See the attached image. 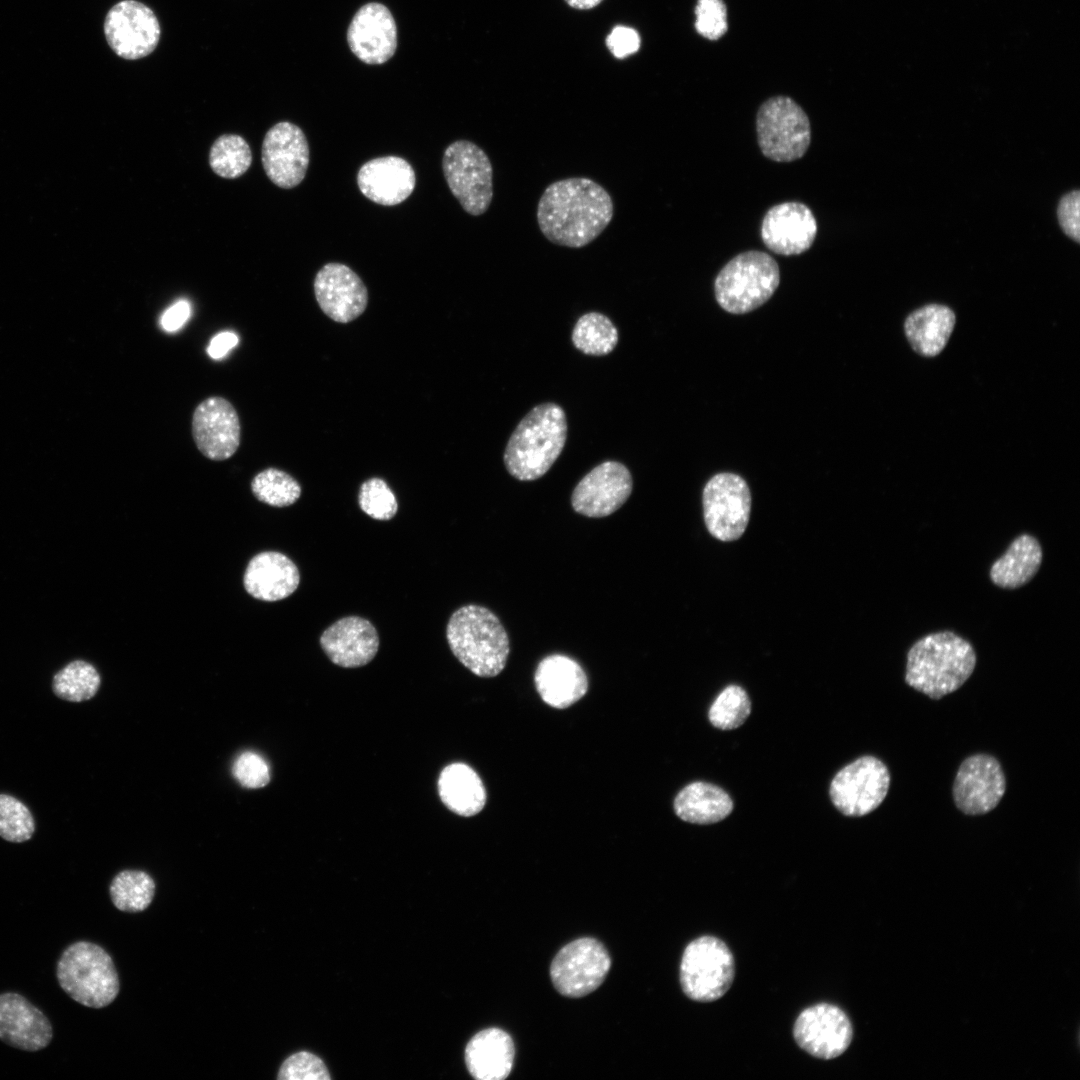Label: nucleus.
<instances>
[{
  "instance_id": "obj_17",
  "label": "nucleus",
  "mask_w": 1080,
  "mask_h": 1080,
  "mask_svg": "<svg viewBox=\"0 0 1080 1080\" xmlns=\"http://www.w3.org/2000/svg\"><path fill=\"white\" fill-rule=\"evenodd\" d=\"M192 436L198 450L208 459L223 461L233 456L241 438L234 406L219 396L203 400L192 416Z\"/></svg>"
},
{
  "instance_id": "obj_7",
  "label": "nucleus",
  "mask_w": 1080,
  "mask_h": 1080,
  "mask_svg": "<svg viewBox=\"0 0 1080 1080\" xmlns=\"http://www.w3.org/2000/svg\"><path fill=\"white\" fill-rule=\"evenodd\" d=\"M735 977V961L726 943L710 935L691 941L680 964V984L697 1002H712L728 992Z\"/></svg>"
},
{
  "instance_id": "obj_23",
  "label": "nucleus",
  "mask_w": 1080,
  "mask_h": 1080,
  "mask_svg": "<svg viewBox=\"0 0 1080 1080\" xmlns=\"http://www.w3.org/2000/svg\"><path fill=\"white\" fill-rule=\"evenodd\" d=\"M320 645L328 658L344 668L368 664L377 654L379 636L373 624L359 616H347L322 633Z\"/></svg>"
},
{
  "instance_id": "obj_9",
  "label": "nucleus",
  "mask_w": 1080,
  "mask_h": 1080,
  "mask_svg": "<svg viewBox=\"0 0 1080 1080\" xmlns=\"http://www.w3.org/2000/svg\"><path fill=\"white\" fill-rule=\"evenodd\" d=\"M444 177L462 208L473 216L484 214L493 199V168L487 154L475 143L458 140L445 150Z\"/></svg>"
},
{
  "instance_id": "obj_38",
  "label": "nucleus",
  "mask_w": 1080,
  "mask_h": 1080,
  "mask_svg": "<svg viewBox=\"0 0 1080 1080\" xmlns=\"http://www.w3.org/2000/svg\"><path fill=\"white\" fill-rule=\"evenodd\" d=\"M34 830V819L27 806L11 795L0 794V837L21 843L29 840Z\"/></svg>"
},
{
  "instance_id": "obj_2",
  "label": "nucleus",
  "mask_w": 1080,
  "mask_h": 1080,
  "mask_svg": "<svg viewBox=\"0 0 1080 1080\" xmlns=\"http://www.w3.org/2000/svg\"><path fill=\"white\" fill-rule=\"evenodd\" d=\"M976 666L973 646L951 631L928 634L907 653L905 682L931 699L958 690Z\"/></svg>"
},
{
  "instance_id": "obj_10",
  "label": "nucleus",
  "mask_w": 1080,
  "mask_h": 1080,
  "mask_svg": "<svg viewBox=\"0 0 1080 1080\" xmlns=\"http://www.w3.org/2000/svg\"><path fill=\"white\" fill-rule=\"evenodd\" d=\"M890 785L887 766L866 755L843 767L831 781L829 794L843 815L861 817L874 811L885 799Z\"/></svg>"
},
{
  "instance_id": "obj_40",
  "label": "nucleus",
  "mask_w": 1080,
  "mask_h": 1080,
  "mask_svg": "<svg viewBox=\"0 0 1080 1080\" xmlns=\"http://www.w3.org/2000/svg\"><path fill=\"white\" fill-rule=\"evenodd\" d=\"M279 1080H329L331 1077L324 1062L316 1055L299 1051L282 1063Z\"/></svg>"
},
{
  "instance_id": "obj_45",
  "label": "nucleus",
  "mask_w": 1080,
  "mask_h": 1080,
  "mask_svg": "<svg viewBox=\"0 0 1080 1080\" xmlns=\"http://www.w3.org/2000/svg\"><path fill=\"white\" fill-rule=\"evenodd\" d=\"M191 316V304L186 299H181L171 305L160 318L162 329L167 332L179 330Z\"/></svg>"
},
{
  "instance_id": "obj_11",
  "label": "nucleus",
  "mask_w": 1080,
  "mask_h": 1080,
  "mask_svg": "<svg viewBox=\"0 0 1080 1080\" xmlns=\"http://www.w3.org/2000/svg\"><path fill=\"white\" fill-rule=\"evenodd\" d=\"M704 521L709 533L721 541H734L745 532L751 511V493L739 475L721 472L703 489Z\"/></svg>"
},
{
  "instance_id": "obj_31",
  "label": "nucleus",
  "mask_w": 1080,
  "mask_h": 1080,
  "mask_svg": "<svg viewBox=\"0 0 1080 1080\" xmlns=\"http://www.w3.org/2000/svg\"><path fill=\"white\" fill-rule=\"evenodd\" d=\"M444 805L460 816L478 814L486 803V790L478 774L464 763L446 766L438 780Z\"/></svg>"
},
{
  "instance_id": "obj_27",
  "label": "nucleus",
  "mask_w": 1080,
  "mask_h": 1080,
  "mask_svg": "<svg viewBox=\"0 0 1080 1080\" xmlns=\"http://www.w3.org/2000/svg\"><path fill=\"white\" fill-rule=\"evenodd\" d=\"M515 1048L511 1036L499 1028L475 1034L465 1048V1062L478 1080H503L511 1072Z\"/></svg>"
},
{
  "instance_id": "obj_30",
  "label": "nucleus",
  "mask_w": 1080,
  "mask_h": 1080,
  "mask_svg": "<svg viewBox=\"0 0 1080 1080\" xmlns=\"http://www.w3.org/2000/svg\"><path fill=\"white\" fill-rule=\"evenodd\" d=\"M1042 548L1029 534L1015 538L990 568V579L998 587L1016 589L1027 584L1042 563Z\"/></svg>"
},
{
  "instance_id": "obj_43",
  "label": "nucleus",
  "mask_w": 1080,
  "mask_h": 1080,
  "mask_svg": "<svg viewBox=\"0 0 1080 1080\" xmlns=\"http://www.w3.org/2000/svg\"><path fill=\"white\" fill-rule=\"evenodd\" d=\"M1079 204L1080 192L1074 190L1061 197L1057 208V217L1061 229L1077 243L1080 242Z\"/></svg>"
},
{
  "instance_id": "obj_3",
  "label": "nucleus",
  "mask_w": 1080,
  "mask_h": 1080,
  "mask_svg": "<svg viewBox=\"0 0 1080 1080\" xmlns=\"http://www.w3.org/2000/svg\"><path fill=\"white\" fill-rule=\"evenodd\" d=\"M568 425L565 411L553 402L533 407L512 432L503 454L508 473L520 481L541 478L560 456Z\"/></svg>"
},
{
  "instance_id": "obj_42",
  "label": "nucleus",
  "mask_w": 1080,
  "mask_h": 1080,
  "mask_svg": "<svg viewBox=\"0 0 1080 1080\" xmlns=\"http://www.w3.org/2000/svg\"><path fill=\"white\" fill-rule=\"evenodd\" d=\"M232 773L245 788H261L270 781L268 764L260 755L253 752L240 754L233 763Z\"/></svg>"
},
{
  "instance_id": "obj_37",
  "label": "nucleus",
  "mask_w": 1080,
  "mask_h": 1080,
  "mask_svg": "<svg viewBox=\"0 0 1080 1080\" xmlns=\"http://www.w3.org/2000/svg\"><path fill=\"white\" fill-rule=\"evenodd\" d=\"M751 713V701L740 686L729 685L715 698L708 711L710 723L721 730L740 727Z\"/></svg>"
},
{
  "instance_id": "obj_32",
  "label": "nucleus",
  "mask_w": 1080,
  "mask_h": 1080,
  "mask_svg": "<svg viewBox=\"0 0 1080 1080\" xmlns=\"http://www.w3.org/2000/svg\"><path fill=\"white\" fill-rule=\"evenodd\" d=\"M576 349L590 356H604L618 343V330L613 322L599 312H588L577 320L571 333Z\"/></svg>"
},
{
  "instance_id": "obj_39",
  "label": "nucleus",
  "mask_w": 1080,
  "mask_h": 1080,
  "mask_svg": "<svg viewBox=\"0 0 1080 1080\" xmlns=\"http://www.w3.org/2000/svg\"><path fill=\"white\" fill-rule=\"evenodd\" d=\"M358 503L361 510L376 520H390L398 510L397 499L381 478H370L360 487Z\"/></svg>"
},
{
  "instance_id": "obj_24",
  "label": "nucleus",
  "mask_w": 1080,
  "mask_h": 1080,
  "mask_svg": "<svg viewBox=\"0 0 1080 1080\" xmlns=\"http://www.w3.org/2000/svg\"><path fill=\"white\" fill-rule=\"evenodd\" d=\"M357 184L361 193L372 202L393 206L412 194L416 176L405 159L384 156L369 160L360 167Z\"/></svg>"
},
{
  "instance_id": "obj_36",
  "label": "nucleus",
  "mask_w": 1080,
  "mask_h": 1080,
  "mask_svg": "<svg viewBox=\"0 0 1080 1080\" xmlns=\"http://www.w3.org/2000/svg\"><path fill=\"white\" fill-rule=\"evenodd\" d=\"M251 490L259 501L274 507L290 506L301 495L296 479L276 468L259 472L251 482Z\"/></svg>"
},
{
  "instance_id": "obj_47",
  "label": "nucleus",
  "mask_w": 1080,
  "mask_h": 1080,
  "mask_svg": "<svg viewBox=\"0 0 1080 1080\" xmlns=\"http://www.w3.org/2000/svg\"><path fill=\"white\" fill-rule=\"evenodd\" d=\"M568 5L576 9H591L601 3L602 0H565Z\"/></svg>"
},
{
  "instance_id": "obj_18",
  "label": "nucleus",
  "mask_w": 1080,
  "mask_h": 1080,
  "mask_svg": "<svg viewBox=\"0 0 1080 1080\" xmlns=\"http://www.w3.org/2000/svg\"><path fill=\"white\" fill-rule=\"evenodd\" d=\"M262 164L278 187L290 189L300 184L309 165V145L303 131L286 121L270 128L262 144Z\"/></svg>"
},
{
  "instance_id": "obj_33",
  "label": "nucleus",
  "mask_w": 1080,
  "mask_h": 1080,
  "mask_svg": "<svg viewBox=\"0 0 1080 1080\" xmlns=\"http://www.w3.org/2000/svg\"><path fill=\"white\" fill-rule=\"evenodd\" d=\"M110 896L114 906L125 912H141L153 900L155 882L140 870H124L110 884Z\"/></svg>"
},
{
  "instance_id": "obj_44",
  "label": "nucleus",
  "mask_w": 1080,
  "mask_h": 1080,
  "mask_svg": "<svg viewBox=\"0 0 1080 1080\" xmlns=\"http://www.w3.org/2000/svg\"><path fill=\"white\" fill-rule=\"evenodd\" d=\"M606 44L616 58L623 59L639 50L640 36L633 28L616 26L608 35Z\"/></svg>"
},
{
  "instance_id": "obj_41",
  "label": "nucleus",
  "mask_w": 1080,
  "mask_h": 1080,
  "mask_svg": "<svg viewBox=\"0 0 1080 1080\" xmlns=\"http://www.w3.org/2000/svg\"><path fill=\"white\" fill-rule=\"evenodd\" d=\"M695 29L709 40H718L728 30L727 8L723 0H698Z\"/></svg>"
},
{
  "instance_id": "obj_4",
  "label": "nucleus",
  "mask_w": 1080,
  "mask_h": 1080,
  "mask_svg": "<svg viewBox=\"0 0 1080 1080\" xmlns=\"http://www.w3.org/2000/svg\"><path fill=\"white\" fill-rule=\"evenodd\" d=\"M446 637L454 656L479 677H495L505 668L510 643L499 618L488 608L469 604L450 617Z\"/></svg>"
},
{
  "instance_id": "obj_35",
  "label": "nucleus",
  "mask_w": 1080,
  "mask_h": 1080,
  "mask_svg": "<svg viewBox=\"0 0 1080 1080\" xmlns=\"http://www.w3.org/2000/svg\"><path fill=\"white\" fill-rule=\"evenodd\" d=\"M252 163L251 149L246 140L234 134L220 136L209 153V164L220 177L234 179L243 175Z\"/></svg>"
},
{
  "instance_id": "obj_1",
  "label": "nucleus",
  "mask_w": 1080,
  "mask_h": 1080,
  "mask_svg": "<svg viewBox=\"0 0 1080 1080\" xmlns=\"http://www.w3.org/2000/svg\"><path fill=\"white\" fill-rule=\"evenodd\" d=\"M614 203L608 191L587 177H570L550 183L537 205L541 233L551 243L582 248L608 227Z\"/></svg>"
},
{
  "instance_id": "obj_29",
  "label": "nucleus",
  "mask_w": 1080,
  "mask_h": 1080,
  "mask_svg": "<svg viewBox=\"0 0 1080 1080\" xmlns=\"http://www.w3.org/2000/svg\"><path fill=\"white\" fill-rule=\"evenodd\" d=\"M674 811L683 821L707 825L722 821L733 810V801L722 788L697 781L685 786L674 799Z\"/></svg>"
},
{
  "instance_id": "obj_34",
  "label": "nucleus",
  "mask_w": 1080,
  "mask_h": 1080,
  "mask_svg": "<svg viewBox=\"0 0 1080 1080\" xmlns=\"http://www.w3.org/2000/svg\"><path fill=\"white\" fill-rule=\"evenodd\" d=\"M100 683V675L93 665L76 660L54 675L52 688L55 695L63 700L82 702L96 694Z\"/></svg>"
},
{
  "instance_id": "obj_21",
  "label": "nucleus",
  "mask_w": 1080,
  "mask_h": 1080,
  "mask_svg": "<svg viewBox=\"0 0 1080 1080\" xmlns=\"http://www.w3.org/2000/svg\"><path fill=\"white\" fill-rule=\"evenodd\" d=\"M350 50L362 62L383 64L397 48V27L389 9L380 3H367L354 15L348 31Z\"/></svg>"
},
{
  "instance_id": "obj_25",
  "label": "nucleus",
  "mask_w": 1080,
  "mask_h": 1080,
  "mask_svg": "<svg viewBox=\"0 0 1080 1080\" xmlns=\"http://www.w3.org/2000/svg\"><path fill=\"white\" fill-rule=\"evenodd\" d=\"M535 686L542 700L564 709L580 700L588 690L582 667L572 658L553 654L542 659L535 671Z\"/></svg>"
},
{
  "instance_id": "obj_15",
  "label": "nucleus",
  "mask_w": 1080,
  "mask_h": 1080,
  "mask_svg": "<svg viewBox=\"0 0 1080 1080\" xmlns=\"http://www.w3.org/2000/svg\"><path fill=\"white\" fill-rule=\"evenodd\" d=\"M1006 790V779L999 761L989 754L966 758L956 773L952 795L956 807L966 815L992 811Z\"/></svg>"
},
{
  "instance_id": "obj_19",
  "label": "nucleus",
  "mask_w": 1080,
  "mask_h": 1080,
  "mask_svg": "<svg viewBox=\"0 0 1080 1080\" xmlns=\"http://www.w3.org/2000/svg\"><path fill=\"white\" fill-rule=\"evenodd\" d=\"M314 293L324 314L339 323L359 317L368 303V291L363 281L341 263L325 264L317 272Z\"/></svg>"
},
{
  "instance_id": "obj_22",
  "label": "nucleus",
  "mask_w": 1080,
  "mask_h": 1080,
  "mask_svg": "<svg viewBox=\"0 0 1080 1080\" xmlns=\"http://www.w3.org/2000/svg\"><path fill=\"white\" fill-rule=\"evenodd\" d=\"M53 1029L45 1014L18 993L0 994V1039L24 1051L49 1045Z\"/></svg>"
},
{
  "instance_id": "obj_20",
  "label": "nucleus",
  "mask_w": 1080,
  "mask_h": 1080,
  "mask_svg": "<svg viewBox=\"0 0 1080 1080\" xmlns=\"http://www.w3.org/2000/svg\"><path fill=\"white\" fill-rule=\"evenodd\" d=\"M816 235V218L801 202H784L771 207L761 224L763 243L779 255L804 253L812 246Z\"/></svg>"
},
{
  "instance_id": "obj_5",
  "label": "nucleus",
  "mask_w": 1080,
  "mask_h": 1080,
  "mask_svg": "<svg viewBox=\"0 0 1080 1080\" xmlns=\"http://www.w3.org/2000/svg\"><path fill=\"white\" fill-rule=\"evenodd\" d=\"M56 974L64 992L87 1007H105L119 993L118 973L111 956L88 941L75 942L63 951Z\"/></svg>"
},
{
  "instance_id": "obj_14",
  "label": "nucleus",
  "mask_w": 1080,
  "mask_h": 1080,
  "mask_svg": "<svg viewBox=\"0 0 1080 1080\" xmlns=\"http://www.w3.org/2000/svg\"><path fill=\"white\" fill-rule=\"evenodd\" d=\"M797 1045L813 1057L830 1060L850 1046L853 1028L846 1013L833 1004L818 1003L804 1009L793 1026Z\"/></svg>"
},
{
  "instance_id": "obj_26",
  "label": "nucleus",
  "mask_w": 1080,
  "mask_h": 1080,
  "mask_svg": "<svg viewBox=\"0 0 1080 1080\" xmlns=\"http://www.w3.org/2000/svg\"><path fill=\"white\" fill-rule=\"evenodd\" d=\"M300 574L297 566L286 555L277 551H265L255 555L247 565L243 583L246 591L263 601H278L290 596L298 588Z\"/></svg>"
},
{
  "instance_id": "obj_8",
  "label": "nucleus",
  "mask_w": 1080,
  "mask_h": 1080,
  "mask_svg": "<svg viewBox=\"0 0 1080 1080\" xmlns=\"http://www.w3.org/2000/svg\"><path fill=\"white\" fill-rule=\"evenodd\" d=\"M756 131L762 154L776 162L802 158L811 142L809 118L788 96H773L761 104L756 116Z\"/></svg>"
},
{
  "instance_id": "obj_6",
  "label": "nucleus",
  "mask_w": 1080,
  "mask_h": 1080,
  "mask_svg": "<svg viewBox=\"0 0 1080 1080\" xmlns=\"http://www.w3.org/2000/svg\"><path fill=\"white\" fill-rule=\"evenodd\" d=\"M780 283V270L769 254L749 250L733 257L718 273L714 294L731 314L751 312L767 302Z\"/></svg>"
},
{
  "instance_id": "obj_13",
  "label": "nucleus",
  "mask_w": 1080,
  "mask_h": 1080,
  "mask_svg": "<svg viewBox=\"0 0 1080 1080\" xmlns=\"http://www.w3.org/2000/svg\"><path fill=\"white\" fill-rule=\"evenodd\" d=\"M103 28L109 47L126 60L151 54L161 36L156 14L137 0H121L113 5L105 16Z\"/></svg>"
},
{
  "instance_id": "obj_28",
  "label": "nucleus",
  "mask_w": 1080,
  "mask_h": 1080,
  "mask_svg": "<svg viewBox=\"0 0 1080 1080\" xmlns=\"http://www.w3.org/2000/svg\"><path fill=\"white\" fill-rule=\"evenodd\" d=\"M955 322V313L948 306L929 304L908 315L905 334L915 352L933 357L946 346Z\"/></svg>"
},
{
  "instance_id": "obj_46",
  "label": "nucleus",
  "mask_w": 1080,
  "mask_h": 1080,
  "mask_svg": "<svg viewBox=\"0 0 1080 1080\" xmlns=\"http://www.w3.org/2000/svg\"><path fill=\"white\" fill-rule=\"evenodd\" d=\"M239 342L238 336L230 331L215 335L207 348V353L212 359L223 358Z\"/></svg>"
},
{
  "instance_id": "obj_12",
  "label": "nucleus",
  "mask_w": 1080,
  "mask_h": 1080,
  "mask_svg": "<svg viewBox=\"0 0 1080 1080\" xmlns=\"http://www.w3.org/2000/svg\"><path fill=\"white\" fill-rule=\"evenodd\" d=\"M611 966L608 951L591 937L576 939L559 950L550 966L555 989L563 996L578 998L596 990Z\"/></svg>"
},
{
  "instance_id": "obj_16",
  "label": "nucleus",
  "mask_w": 1080,
  "mask_h": 1080,
  "mask_svg": "<svg viewBox=\"0 0 1080 1080\" xmlns=\"http://www.w3.org/2000/svg\"><path fill=\"white\" fill-rule=\"evenodd\" d=\"M629 469L617 461H605L594 467L576 485L571 495L575 512L600 518L616 512L632 493Z\"/></svg>"
}]
</instances>
